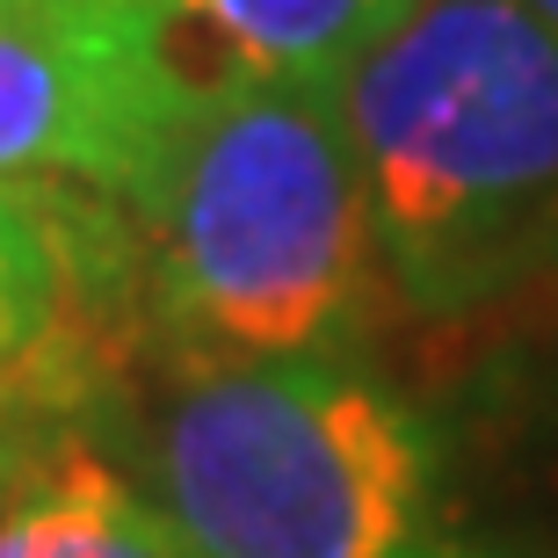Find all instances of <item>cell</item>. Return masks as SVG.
<instances>
[{
    "label": "cell",
    "mask_w": 558,
    "mask_h": 558,
    "mask_svg": "<svg viewBox=\"0 0 558 558\" xmlns=\"http://www.w3.org/2000/svg\"><path fill=\"white\" fill-rule=\"evenodd\" d=\"M131 218L153 349L174 371L333 355L385 290L341 81L204 95Z\"/></svg>",
    "instance_id": "obj_1"
},
{
    "label": "cell",
    "mask_w": 558,
    "mask_h": 558,
    "mask_svg": "<svg viewBox=\"0 0 558 558\" xmlns=\"http://www.w3.org/2000/svg\"><path fill=\"white\" fill-rule=\"evenodd\" d=\"M385 283L472 312L558 262V29L522 0H414L341 73Z\"/></svg>",
    "instance_id": "obj_2"
},
{
    "label": "cell",
    "mask_w": 558,
    "mask_h": 558,
    "mask_svg": "<svg viewBox=\"0 0 558 558\" xmlns=\"http://www.w3.org/2000/svg\"><path fill=\"white\" fill-rule=\"evenodd\" d=\"M153 486L196 558H472L428 421L341 355L174 371Z\"/></svg>",
    "instance_id": "obj_3"
},
{
    "label": "cell",
    "mask_w": 558,
    "mask_h": 558,
    "mask_svg": "<svg viewBox=\"0 0 558 558\" xmlns=\"http://www.w3.org/2000/svg\"><path fill=\"white\" fill-rule=\"evenodd\" d=\"M196 102L167 0H0V182L145 210Z\"/></svg>",
    "instance_id": "obj_4"
},
{
    "label": "cell",
    "mask_w": 558,
    "mask_h": 558,
    "mask_svg": "<svg viewBox=\"0 0 558 558\" xmlns=\"http://www.w3.org/2000/svg\"><path fill=\"white\" fill-rule=\"evenodd\" d=\"M153 349L138 218L73 182H0V414H73Z\"/></svg>",
    "instance_id": "obj_5"
},
{
    "label": "cell",
    "mask_w": 558,
    "mask_h": 558,
    "mask_svg": "<svg viewBox=\"0 0 558 558\" xmlns=\"http://www.w3.org/2000/svg\"><path fill=\"white\" fill-rule=\"evenodd\" d=\"M0 558H196L73 414H0Z\"/></svg>",
    "instance_id": "obj_6"
},
{
    "label": "cell",
    "mask_w": 558,
    "mask_h": 558,
    "mask_svg": "<svg viewBox=\"0 0 558 558\" xmlns=\"http://www.w3.org/2000/svg\"><path fill=\"white\" fill-rule=\"evenodd\" d=\"M414 0H167L196 95L247 81H341Z\"/></svg>",
    "instance_id": "obj_7"
},
{
    "label": "cell",
    "mask_w": 558,
    "mask_h": 558,
    "mask_svg": "<svg viewBox=\"0 0 558 558\" xmlns=\"http://www.w3.org/2000/svg\"><path fill=\"white\" fill-rule=\"evenodd\" d=\"M522 8H530V15L544 22V29H558V0H522Z\"/></svg>",
    "instance_id": "obj_8"
}]
</instances>
